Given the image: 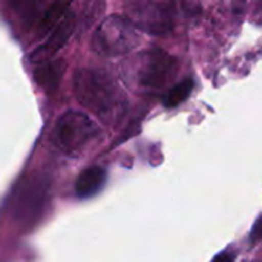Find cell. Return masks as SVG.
<instances>
[{
	"mask_svg": "<svg viewBox=\"0 0 262 262\" xmlns=\"http://www.w3.org/2000/svg\"><path fill=\"white\" fill-rule=\"evenodd\" d=\"M74 94L78 103L103 120H111L126 107L120 86L103 71L78 69L74 74Z\"/></svg>",
	"mask_w": 262,
	"mask_h": 262,
	"instance_id": "obj_1",
	"label": "cell"
},
{
	"mask_svg": "<svg viewBox=\"0 0 262 262\" xmlns=\"http://www.w3.org/2000/svg\"><path fill=\"white\" fill-rule=\"evenodd\" d=\"M140 45L138 29L124 17L111 15L104 18L92 35L91 46L101 57H120Z\"/></svg>",
	"mask_w": 262,
	"mask_h": 262,
	"instance_id": "obj_2",
	"label": "cell"
},
{
	"mask_svg": "<svg viewBox=\"0 0 262 262\" xmlns=\"http://www.w3.org/2000/svg\"><path fill=\"white\" fill-rule=\"evenodd\" d=\"M98 134L100 129L86 114L68 111L55 124L54 140L63 152L74 155L84 149Z\"/></svg>",
	"mask_w": 262,
	"mask_h": 262,
	"instance_id": "obj_3",
	"label": "cell"
},
{
	"mask_svg": "<svg viewBox=\"0 0 262 262\" xmlns=\"http://www.w3.org/2000/svg\"><path fill=\"white\" fill-rule=\"evenodd\" d=\"M178 72V60L163 49H150L138 57L137 81L146 91L166 88Z\"/></svg>",
	"mask_w": 262,
	"mask_h": 262,
	"instance_id": "obj_4",
	"label": "cell"
},
{
	"mask_svg": "<svg viewBox=\"0 0 262 262\" xmlns=\"http://www.w3.org/2000/svg\"><path fill=\"white\" fill-rule=\"evenodd\" d=\"M127 20L150 35H166L172 31V18L157 0H126Z\"/></svg>",
	"mask_w": 262,
	"mask_h": 262,
	"instance_id": "obj_5",
	"label": "cell"
},
{
	"mask_svg": "<svg viewBox=\"0 0 262 262\" xmlns=\"http://www.w3.org/2000/svg\"><path fill=\"white\" fill-rule=\"evenodd\" d=\"M74 28H75V15L72 12H68L51 31V35L46 38V41L32 52L31 60L34 63L51 61V58L68 43V40L74 32Z\"/></svg>",
	"mask_w": 262,
	"mask_h": 262,
	"instance_id": "obj_6",
	"label": "cell"
},
{
	"mask_svg": "<svg viewBox=\"0 0 262 262\" xmlns=\"http://www.w3.org/2000/svg\"><path fill=\"white\" fill-rule=\"evenodd\" d=\"M106 170L100 166L84 169L75 181V195L81 200L97 195L106 184Z\"/></svg>",
	"mask_w": 262,
	"mask_h": 262,
	"instance_id": "obj_7",
	"label": "cell"
},
{
	"mask_svg": "<svg viewBox=\"0 0 262 262\" xmlns=\"http://www.w3.org/2000/svg\"><path fill=\"white\" fill-rule=\"evenodd\" d=\"M63 71H64L63 61H48V63H43L40 69H37L35 80L46 92H52L58 86Z\"/></svg>",
	"mask_w": 262,
	"mask_h": 262,
	"instance_id": "obj_8",
	"label": "cell"
},
{
	"mask_svg": "<svg viewBox=\"0 0 262 262\" xmlns=\"http://www.w3.org/2000/svg\"><path fill=\"white\" fill-rule=\"evenodd\" d=\"M71 3H72V0H54L51 3V6L48 8V11L45 12V15L41 17L37 34L43 35L48 31H52L55 28V25L68 14L66 11Z\"/></svg>",
	"mask_w": 262,
	"mask_h": 262,
	"instance_id": "obj_9",
	"label": "cell"
},
{
	"mask_svg": "<svg viewBox=\"0 0 262 262\" xmlns=\"http://www.w3.org/2000/svg\"><path fill=\"white\" fill-rule=\"evenodd\" d=\"M192 89H193V81L192 78H184L181 81H178L177 84H173L167 94H166V98H164V104L167 107H175L181 103H184L190 94H192Z\"/></svg>",
	"mask_w": 262,
	"mask_h": 262,
	"instance_id": "obj_10",
	"label": "cell"
},
{
	"mask_svg": "<svg viewBox=\"0 0 262 262\" xmlns=\"http://www.w3.org/2000/svg\"><path fill=\"white\" fill-rule=\"evenodd\" d=\"M249 241H250L252 244L262 241V213L259 215V218L255 221L253 227H252V232H250V235H249Z\"/></svg>",
	"mask_w": 262,
	"mask_h": 262,
	"instance_id": "obj_11",
	"label": "cell"
},
{
	"mask_svg": "<svg viewBox=\"0 0 262 262\" xmlns=\"http://www.w3.org/2000/svg\"><path fill=\"white\" fill-rule=\"evenodd\" d=\"M212 262H235V256L229 252H223V253L216 255Z\"/></svg>",
	"mask_w": 262,
	"mask_h": 262,
	"instance_id": "obj_12",
	"label": "cell"
}]
</instances>
